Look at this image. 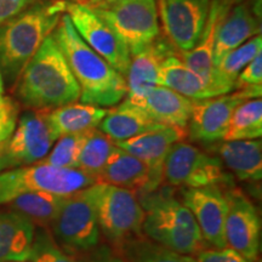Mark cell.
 <instances>
[{"label": "cell", "mask_w": 262, "mask_h": 262, "mask_svg": "<svg viewBox=\"0 0 262 262\" xmlns=\"http://www.w3.org/2000/svg\"><path fill=\"white\" fill-rule=\"evenodd\" d=\"M114 250L127 262H195L191 255L170 250L143 234L129 239Z\"/></svg>", "instance_id": "obj_29"}, {"label": "cell", "mask_w": 262, "mask_h": 262, "mask_svg": "<svg viewBox=\"0 0 262 262\" xmlns=\"http://www.w3.org/2000/svg\"><path fill=\"white\" fill-rule=\"evenodd\" d=\"M35 225L8 206H0V262L31 260Z\"/></svg>", "instance_id": "obj_19"}, {"label": "cell", "mask_w": 262, "mask_h": 262, "mask_svg": "<svg viewBox=\"0 0 262 262\" xmlns=\"http://www.w3.org/2000/svg\"><path fill=\"white\" fill-rule=\"evenodd\" d=\"M66 0H50L29 6L0 26V72L6 83H16L22 71L54 33L64 14Z\"/></svg>", "instance_id": "obj_3"}, {"label": "cell", "mask_w": 262, "mask_h": 262, "mask_svg": "<svg viewBox=\"0 0 262 262\" xmlns=\"http://www.w3.org/2000/svg\"><path fill=\"white\" fill-rule=\"evenodd\" d=\"M163 181L169 186L199 188L220 185L227 187L232 176L226 171L221 160L192 143L179 141L166 156L163 168Z\"/></svg>", "instance_id": "obj_9"}, {"label": "cell", "mask_w": 262, "mask_h": 262, "mask_svg": "<svg viewBox=\"0 0 262 262\" xmlns=\"http://www.w3.org/2000/svg\"><path fill=\"white\" fill-rule=\"evenodd\" d=\"M49 231L58 247L72 255L88 254L100 245L93 185L66 195Z\"/></svg>", "instance_id": "obj_5"}, {"label": "cell", "mask_w": 262, "mask_h": 262, "mask_svg": "<svg viewBox=\"0 0 262 262\" xmlns=\"http://www.w3.org/2000/svg\"><path fill=\"white\" fill-rule=\"evenodd\" d=\"M262 136L261 97L244 101L235 108L224 141L256 140Z\"/></svg>", "instance_id": "obj_30"}, {"label": "cell", "mask_w": 262, "mask_h": 262, "mask_svg": "<svg viewBox=\"0 0 262 262\" xmlns=\"http://www.w3.org/2000/svg\"><path fill=\"white\" fill-rule=\"evenodd\" d=\"M96 182L79 169H58L44 164L18 166L0 173V206L33 192L70 195Z\"/></svg>", "instance_id": "obj_6"}, {"label": "cell", "mask_w": 262, "mask_h": 262, "mask_svg": "<svg viewBox=\"0 0 262 262\" xmlns=\"http://www.w3.org/2000/svg\"><path fill=\"white\" fill-rule=\"evenodd\" d=\"M93 10L110 25L129 49L131 56L148 48L162 34L157 0L101 2Z\"/></svg>", "instance_id": "obj_8"}, {"label": "cell", "mask_w": 262, "mask_h": 262, "mask_svg": "<svg viewBox=\"0 0 262 262\" xmlns=\"http://www.w3.org/2000/svg\"><path fill=\"white\" fill-rule=\"evenodd\" d=\"M25 262H31V261H25Z\"/></svg>", "instance_id": "obj_44"}, {"label": "cell", "mask_w": 262, "mask_h": 262, "mask_svg": "<svg viewBox=\"0 0 262 262\" xmlns=\"http://www.w3.org/2000/svg\"><path fill=\"white\" fill-rule=\"evenodd\" d=\"M256 35H261V17L254 12L250 3L232 6L222 18L216 33L212 67L225 56Z\"/></svg>", "instance_id": "obj_18"}, {"label": "cell", "mask_w": 262, "mask_h": 262, "mask_svg": "<svg viewBox=\"0 0 262 262\" xmlns=\"http://www.w3.org/2000/svg\"><path fill=\"white\" fill-rule=\"evenodd\" d=\"M88 133V131H86ZM86 133L72 134L58 137V141L54 148L50 149L48 156L37 164L54 166L58 169H77L78 157L80 148L86 136Z\"/></svg>", "instance_id": "obj_32"}, {"label": "cell", "mask_w": 262, "mask_h": 262, "mask_svg": "<svg viewBox=\"0 0 262 262\" xmlns=\"http://www.w3.org/2000/svg\"><path fill=\"white\" fill-rule=\"evenodd\" d=\"M97 182L127 189L141 195L149 194V171L139 158L114 147Z\"/></svg>", "instance_id": "obj_20"}, {"label": "cell", "mask_w": 262, "mask_h": 262, "mask_svg": "<svg viewBox=\"0 0 262 262\" xmlns=\"http://www.w3.org/2000/svg\"><path fill=\"white\" fill-rule=\"evenodd\" d=\"M56 140L49 122V111H27L19 117L6 145L9 168L39 163L48 156Z\"/></svg>", "instance_id": "obj_12"}, {"label": "cell", "mask_w": 262, "mask_h": 262, "mask_svg": "<svg viewBox=\"0 0 262 262\" xmlns=\"http://www.w3.org/2000/svg\"><path fill=\"white\" fill-rule=\"evenodd\" d=\"M19 106L11 97H0V156L5 155L6 145L18 120Z\"/></svg>", "instance_id": "obj_34"}, {"label": "cell", "mask_w": 262, "mask_h": 262, "mask_svg": "<svg viewBox=\"0 0 262 262\" xmlns=\"http://www.w3.org/2000/svg\"><path fill=\"white\" fill-rule=\"evenodd\" d=\"M5 169H9V164L4 155V156H0V172L4 171Z\"/></svg>", "instance_id": "obj_41"}, {"label": "cell", "mask_w": 262, "mask_h": 262, "mask_svg": "<svg viewBox=\"0 0 262 262\" xmlns=\"http://www.w3.org/2000/svg\"><path fill=\"white\" fill-rule=\"evenodd\" d=\"M187 137V129L163 126L125 141H117L116 146L139 158L149 171V193L156 192L163 182V168L171 147Z\"/></svg>", "instance_id": "obj_16"}, {"label": "cell", "mask_w": 262, "mask_h": 262, "mask_svg": "<svg viewBox=\"0 0 262 262\" xmlns=\"http://www.w3.org/2000/svg\"><path fill=\"white\" fill-rule=\"evenodd\" d=\"M37 2L38 0H0V26Z\"/></svg>", "instance_id": "obj_37"}, {"label": "cell", "mask_w": 262, "mask_h": 262, "mask_svg": "<svg viewBox=\"0 0 262 262\" xmlns=\"http://www.w3.org/2000/svg\"><path fill=\"white\" fill-rule=\"evenodd\" d=\"M163 126L168 125L156 122L140 107L123 100L117 107L108 110L97 129L117 142L133 139L148 131L158 130Z\"/></svg>", "instance_id": "obj_24"}, {"label": "cell", "mask_w": 262, "mask_h": 262, "mask_svg": "<svg viewBox=\"0 0 262 262\" xmlns=\"http://www.w3.org/2000/svg\"><path fill=\"white\" fill-rule=\"evenodd\" d=\"M229 9L231 8L222 4L220 0H211L208 18H206L204 29H203L198 42L191 50L180 52L181 60L187 64V67L191 68L194 73L198 74L205 81L209 89H210L212 56H214L216 33H217L219 26H220L222 18L227 15Z\"/></svg>", "instance_id": "obj_23"}, {"label": "cell", "mask_w": 262, "mask_h": 262, "mask_svg": "<svg viewBox=\"0 0 262 262\" xmlns=\"http://www.w3.org/2000/svg\"><path fill=\"white\" fill-rule=\"evenodd\" d=\"M133 104L145 111L156 122L181 129H187L193 108L192 100L159 85Z\"/></svg>", "instance_id": "obj_22"}, {"label": "cell", "mask_w": 262, "mask_h": 262, "mask_svg": "<svg viewBox=\"0 0 262 262\" xmlns=\"http://www.w3.org/2000/svg\"><path fill=\"white\" fill-rule=\"evenodd\" d=\"M181 198L194 216L208 247L225 248V222L228 208L225 186L183 188Z\"/></svg>", "instance_id": "obj_15"}, {"label": "cell", "mask_w": 262, "mask_h": 262, "mask_svg": "<svg viewBox=\"0 0 262 262\" xmlns=\"http://www.w3.org/2000/svg\"><path fill=\"white\" fill-rule=\"evenodd\" d=\"M164 35L179 52L195 47L204 29L211 0H159Z\"/></svg>", "instance_id": "obj_14"}, {"label": "cell", "mask_w": 262, "mask_h": 262, "mask_svg": "<svg viewBox=\"0 0 262 262\" xmlns=\"http://www.w3.org/2000/svg\"><path fill=\"white\" fill-rule=\"evenodd\" d=\"M64 12L70 16L72 25L80 38L114 70L125 77L131 54L110 25L88 5L66 0Z\"/></svg>", "instance_id": "obj_11"}, {"label": "cell", "mask_w": 262, "mask_h": 262, "mask_svg": "<svg viewBox=\"0 0 262 262\" xmlns=\"http://www.w3.org/2000/svg\"><path fill=\"white\" fill-rule=\"evenodd\" d=\"M157 84L176 91L192 101L214 97L205 81L187 67L180 57V54L171 55L162 62Z\"/></svg>", "instance_id": "obj_26"}, {"label": "cell", "mask_w": 262, "mask_h": 262, "mask_svg": "<svg viewBox=\"0 0 262 262\" xmlns=\"http://www.w3.org/2000/svg\"><path fill=\"white\" fill-rule=\"evenodd\" d=\"M86 262H127L108 245H98L94 250L84 254Z\"/></svg>", "instance_id": "obj_38"}, {"label": "cell", "mask_w": 262, "mask_h": 262, "mask_svg": "<svg viewBox=\"0 0 262 262\" xmlns=\"http://www.w3.org/2000/svg\"><path fill=\"white\" fill-rule=\"evenodd\" d=\"M3 94H4V80H3L2 72H0V97H3Z\"/></svg>", "instance_id": "obj_42"}, {"label": "cell", "mask_w": 262, "mask_h": 262, "mask_svg": "<svg viewBox=\"0 0 262 262\" xmlns=\"http://www.w3.org/2000/svg\"><path fill=\"white\" fill-rule=\"evenodd\" d=\"M262 85V52L249 62L235 81V90Z\"/></svg>", "instance_id": "obj_35"}, {"label": "cell", "mask_w": 262, "mask_h": 262, "mask_svg": "<svg viewBox=\"0 0 262 262\" xmlns=\"http://www.w3.org/2000/svg\"><path fill=\"white\" fill-rule=\"evenodd\" d=\"M158 2H159V0H158Z\"/></svg>", "instance_id": "obj_45"}, {"label": "cell", "mask_w": 262, "mask_h": 262, "mask_svg": "<svg viewBox=\"0 0 262 262\" xmlns=\"http://www.w3.org/2000/svg\"><path fill=\"white\" fill-rule=\"evenodd\" d=\"M217 158L238 180L260 182L262 179V142L256 140L224 141L215 147Z\"/></svg>", "instance_id": "obj_21"}, {"label": "cell", "mask_w": 262, "mask_h": 262, "mask_svg": "<svg viewBox=\"0 0 262 262\" xmlns=\"http://www.w3.org/2000/svg\"><path fill=\"white\" fill-rule=\"evenodd\" d=\"M262 52V38L256 35L245 41L243 45L226 54L212 67L210 89L214 97L232 93L235 90V81L241 72L249 62Z\"/></svg>", "instance_id": "obj_25"}, {"label": "cell", "mask_w": 262, "mask_h": 262, "mask_svg": "<svg viewBox=\"0 0 262 262\" xmlns=\"http://www.w3.org/2000/svg\"><path fill=\"white\" fill-rule=\"evenodd\" d=\"M52 35L79 85L81 103L103 108L122 102L127 93L125 77L80 38L66 12Z\"/></svg>", "instance_id": "obj_1"}, {"label": "cell", "mask_w": 262, "mask_h": 262, "mask_svg": "<svg viewBox=\"0 0 262 262\" xmlns=\"http://www.w3.org/2000/svg\"><path fill=\"white\" fill-rule=\"evenodd\" d=\"M195 262H249L233 249L225 248H205L195 254Z\"/></svg>", "instance_id": "obj_36"}, {"label": "cell", "mask_w": 262, "mask_h": 262, "mask_svg": "<svg viewBox=\"0 0 262 262\" xmlns=\"http://www.w3.org/2000/svg\"><path fill=\"white\" fill-rule=\"evenodd\" d=\"M261 93L262 86H253L221 96L193 101L187 137L193 142L203 145H214L224 141L235 108L244 101L261 97Z\"/></svg>", "instance_id": "obj_10"}, {"label": "cell", "mask_w": 262, "mask_h": 262, "mask_svg": "<svg viewBox=\"0 0 262 262\" xmlns=\"http://www.w3.org/2000/svg\"><path fill=\"white\" fill-rule=\"evenodd\" d=\"M93 193L100 232L113 249L142 234L145 209L135 193L100 182L93 185Z\"/></svg>", "instance_id": "obj_7"}, {"label": "cell", "mask_w": 262, "mask_h": 262, "mask_svg": "<svg viewBox=\"0 0 262 262\" xmlns=\"http://www.w3.org/2000/svg\"><path fill=\"white\" fill-rule=\"evenodd\" d=\"M143 235L163 247L185 255L208 248L191 210L170 192L145 195Z\"/></svg>", "instance_id": "obj_4"}, {"label": "cell", "mask_w": 262, "mask_h": 262, "mask_svg": "<svg viewBox=\"0 0 262 262\" xmlns=\"http://www.w3.org/2000/svg\"><path fill=\"white\" fill-rule=\"evenodd\" d=\"M31 262H86L83 255L66 253L56 244L48 228L35 229Z\"/></svg>", "instance_id": "obj_33"}, {"label": "cell", "mask_w": 262, "mask_h": 262, "mask_svg": "<svg viewBox=\"0 0 262 262\" xmlns=\"http://www.w3.org/2000/svg\"><path fill=\"white\" fill-rule=\"evenodd\" d=\"M107 112L108 108L74 102L49 111V122L58 139L96 129Z\"/></svg>", "instance_id": "obj_27"}, {"label": "cell", "mask_w": 262, "mask_h": 262, "mask_svg": "<svg viewBox=\"0 0 262 262\" xmlns=\"http://www.w3.org/2000/svg\"><path fill=\"white\" fill-rule=\"evenodd\" d=\"M68 2V0H67ZM72 3H78V4H83V5H88L90 8H95V6L100 5L102 0H71Z\"/></svg>", "instance_id": "obj_39"}, {"label": "cell", "mask_w": 262, "mask_h": 262, "mask_svg": "<svg viewBox=\"0 0 262 262\" xmlns=\"http://www.w3.org/2000/svg\"><path fill=\"white\" fill-rule=\"evenodd\" d=\"M103 3H106V4H112V3H116L118 0H102Z\"/></svg>", "instance_id": "obj_43"}, {"label": "cell", "mask_w": 262, "mask_h": 262, "mask_svg": "<svg viewBox=\"0 0 262 262\" xmlns=\"http://www.w3.org/2000/svg\"><path fill=\"white\" fill-rule=\"evenodd\" d=\"M176 54L180 52L165 35L160 34L152 45L133 55L125 75L127 93L124 100L137 103L158 86L157 79L160 64L166 57Z\"/></svg>", "instance_id": "obj_17"}, {"label": "cell", "mask_w": 262, "mask_h": 262, "mask_svg": "<svg viewBox=\"0 0 262 262\" xmlns=\"http://www.w3.org/2000/svg\"><path fill=\"white\" fill-rule=\"evenodd\" d=\"M220 2L222 3V4H225L226 6H228V8H232V6L243 3L244 0H220Z\"/></svg>", "instance_id": "obj_40"}, {"label": "cell", "mask_w": 262, "mask_h": 262, "mask_svg": "<svg viewBox=\"0 0 262 262\" xmlns=\"http://www.w3.org/2000/svg\"><path fill=\"white\" fill-rule=\"evenodd\" d=\"M114 147V141L97 127L88 131L78 157L77 169L97 180Z\"/></svg>", "instance_id": "obj_31"}, {"label": "cell", "mask_w": 262, "mask_h": 262, "mask_svg": "<svg viewBox=\"0 0 262 262\" xmlns=\"http://www.w3.org/2000/svg\"><path fill=\"white\" fill-rule=\"evenodd\" d=\"M66 195L50 192H33L16 196L5 206L31 220L35 227L48 228L56 217Z\"/></svg>", "instance_id": "obj_28"}, {"label": "cell", "mask_w": 262, "mask_h": 262, "mask_svg": "<svg viewBox=\"0 0 262 262\" xmlns=\"http://www.w3.org/2000/svg\"><path fill=\"white\" fill-rule=\"evenodd\" d=\"M16 83L17 98L31 110L52 111L80 98L79 85L52 34L45 39Z\"/></svg>", "instance_id": "obj_2"}, {"label": "cell", "mask_w": 262, "mask_h": 262, "mask_svg": "<svg viewBox=\"0 0 262 262\" xmlns=\"http://www.w3.org/2000/svg\"><path fill=\"white\" fill-rule=\"evenodd\" d=\"M227 203L226 247L233 249L249 262H256L261 244V221L256 206L237 188L227 189Z\"/></svg>", "instance_id": "obj_13"}]
</instances>
